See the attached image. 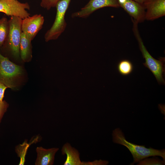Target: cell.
<instances>
[{
	"mask_svg": "<svg viewBox=\"0 0 165 165\" xmlns=\"http://www.w3.org/2000/svg\"><path fill=\"white\" fill-rule=\"evenodd\" d=\"M119 7L118 0H90L81 9L73 13L72 18H86L96 10L105 7Z\"/></svg>",
	"mask_w": 165,
	"mask_h": 165,
	"instance_id": "cell-7",
	"label": "cell"
},
{
	"mask_svg": "<svg viewBox=\"0 0 165 165\" xmlns=\"http://www.w3.org/2000/svg\"><path fill=\"white\" fill-rule=\"evenodd\" d=\"M23 67L14 63L0 53V82L15 90L23 82L25 76Z\"/></svg>",
	"mask_w": 165,
	"mask_h": 165,
	"instance_id": "cell-3",
	"label": "cell"
},
{
	"mask_svg": "<svg viewBox=\"0 0 165 165\" xmlns=\"http://www.w3.org/2000/svg\"><path fill=\"white\" fill-rule=\"evenodd\" d=\"M22 20V19L19 17L10 16L9 20L8 34L0 48V53L2 55L17 64L22 62L20 52Z\"/></svg>",
	"mask_w": 165,
	"mask_h": 165,
	"instance_id": "cell-1",
	"label": "cell"
},
{
	"mask_svg": "<svg viewBox=\"0 0 165 165\" xmlns=\"http://www.w3.org/2000/svg\"><path fill=\"white\" fill-rule=\"evenodd\" d=\"M40 5L42 8L49 10L51 8L55 7L59 0H41Z\"/></svg>",
	"mask_w": 165,
	"mask_h": 165,
	"instance_id": "cell-17",
	"label": "cell"
},
{
	"mask_svg": "<svg viewBox=\"0 0 165 165\" xmlns=\"http://www.w3.org/2000/svg\"><path fill=\"white\" fill-rule=\"evenodd\" d=\"M9 20L6 17L0 19V48L7 37L9 31Z\"/></svg>",
	"mask_w": 165,
	"mask_h": 165,
	"instance_id": "cell-14",
	"label": "cell"
},
{
	"mask_svg": "<svg viewBox=\"0 0 165 165\" xmlns=\"http://www.w3.org/2000/svg\"><path fill=\"white\" fill-rule=\"evenodd\" d=\"M118 1L119 7L122 8L138 23L145 20V10L143 4L133 0H118Z\"/></svg>",
	"mask_w": 165,
	"mask_h": 165,
	"instance_id": "cell-9",
	"label": "cell"
},
{
	"mask_svg": "<svg viewBox=\"0 0 165 165\" xmlns=\"http://www.w3.org/2000/svg\"><path fill=\"white\" fill-rule=\"evenodd\" d=\"M44 22V17L41 14L28 16L22 19V32L32 41L42 29Z\"/></svg>",
	"mask_w": 165,
	"mask_h": 165,
	"instance_id": "cell-8",
	"label": "cell"
},
{
	"mask_svg": "<svg viewBox=\"0 0 165 165\" xmlns=\"http://www.w3.org/2000/svg\"><path fill=\"white\" fill-rule=\"evenodd\" d=\"M112 141L114 143L123 145L127 147L131 153L134 159V165L140 160L150 157L159 156L165 161V150H159L152 148H146L144 145H139L127 141L124 135L119 128L114 130L112 133Z\"/></svg>",
	"mask_w": 165,
	"mask_h": 165,
	"instance_id": "cell-2",
	"label": "cell"
},
{
	"mask_svg": "<svg viewBox=\"0 0 165 165\" xmlns=\"http://www.w3.org/2000/svg\"><path fill=\"white\" fill-rule=\"evenodd\" d=\"M30 9L27 2L22 3L17 0H0V12L8 16H16L23 19L30 15L27 11Z\"/></svg>",
	"mask_w": 165,
	"mask_h": 165,
	"instance_id": "cell-6",
	"label": "cell"
},
{
	"mask_svg": "<svg viewBox=\"0 0 165 165\" xmlns=\"http://www.w3.org/2000/svg\"><path fill=\"white\" fill-rule=\"evenodd\" d=\"M31 41L23 32L20 44V56L23 62H28L32 58V46Z\"/></svg>",
	"mask_w": 165,
	"mask_h": 165,
	"instance_id": "cell-13",
	"label": "cell"
},
{
	"mask_svg": "<svg viewBox=\"0 0 165 165\" xmlns=\"http://www.w3.org/2000/svg\"><path fill=\"white\" fill-rule=\"evenodd\" d=\"M71 1L59 0L57 2L55 6L57 12L54 21L44 35L46 42L57 39L65 31L67 26L65 16Z\"/></svg>",
	"mask_w": 165,
	"mask_h": 165,
	"instance_id": "cell-5",
	"label": "cell"
},
{
	"mask_svg": "<svg viewBox=\"0 0 165 165\" xmlns=\"http://www.w3.org/2000/svg\"><path fill=\"white\" fill-rule=\"evenodd\" d=\"M7 88L3 84L0 82V101H2L4 97V93Z\"/></svg>",
	"mask_w": 165,
	"mask_h": 165,
	"instance_id": "cell-19",
	"label": "cell"
},
{
	"mask_svg": "<svg viewBox=\"0 0 165 165\" xmlns=\"http://www.w3.org/2000/svg\"><path fill=\"white\" fill-rule=\"evenodd\" d=\"M143 5L145 20H153L165 15V0H148Z\"/></svg>",
	"mask_w": 165,
	"mask_h": 165,
	"instance_id": "cell-10",
	"label": "cell"
},
{
	"mask_svg": "<svg viewBox=\"0 0 165 165\" xmlns=\"http://www.w3.org/2000/svg\"><path fill=\"white\" fill-rule=\"evenodd\" d=\"M61 153L62 155H66L64 165H85V161L82 162L80 160L79 151L69 143L66 142L63 145Z\"/></svg>",
	"mask_w": 165,
	"mask_h": 165,
	"instance_id": "cell-12",
	"label": "cell"
},
{
	"mask_svg": "<svg viewBox=\"0 0 165 165\" xmlns=\"http://www.w3.org/2000/svg\"><path fill=\"white\" fill-rule=\"evenodd\" d=\"M58 148H45L42 147L36 149L37 158L35 165H52L54 163L55 155L58 151Z\"/></svg>",
	"mask_w": 165,
	"mask_h": 165,
	"instance_id": "cell-11",
	"label": "cell"
},
{
	"mask_svg": "<svg viewBox=\"0 0 165 165\" xmlns=\"http://www.w3.org/2000/svg\"><path fill=\"white\" fill-rule=\"evenodd\" d=\"M9 106V104L5 100L0 101V123Z\"/></svg>",
	"mask_w": 165,
	"mask_h": 165,
	"instance_id": "cell-18",
	"label": "cell"
},
{
	"mask_svg": "<svg viewBox=\"0 0 165 165\" xmlns=\"http://www.w3.org/2000/svg\"><path fill=\"white\" fill-rule=\"evenodd\" d=\"M138 165H165V161L161 160L157 157L144 159L138 162Z\"/></svg>",
	"mask_w": 165,
	"mask_h": 165,
	"instance_id": "cell-16",
	"label": "cell"
},
{
	"mask_svg": "<svg viewBox=\"0 0 165 165\" xmlns=\"http://www.w3.org/2000/svg\"><path fill=\"white\" fill-rule=\"evenodd\" d=\"M132 21L133 24V31L138 41L143 57L145 60L143 65L152 72L159 83L164 84L163 75L165 72V58L161 57L157 60L150 54L144 46L140 36L138 29V23L133 19Z\"/></svg>",
	"mask_w": 165,
	"mask_h": 165,
	"instance_id": "cell-4",
	"label": "cell"
},
{
	"mask_svg": "<svg viewBox=\"0 0 165 165\" xmlns=\"http://www.w3.org/2000/svg\"><path fill=\"white\" fill-rule=\"evenodd\" d=\"M134 1L141 4H143L148 0H133Z\"/></svg>",
	"mask_w": 165,
	"mask_h": 165,
	"instance_id": "cell-20",
	"label": "cell"
},
{
	"mask_svg": "<svg viewBox=\"0 0 165 165\" xmlns=\"http://www.w3.org/2000/svg\"><path fill=\"white\" fill-rule=\"evenodd\" d=\"M118 70L119 73L123 75H127L132 72L133 66L132 63L127 60L120 61L118 64Z\"/></svg>",
	"mask_w": 165,
	"mask_h": 165,
	"instance_id": "cell-15",
	"label": "cell"
}]
</instances>
